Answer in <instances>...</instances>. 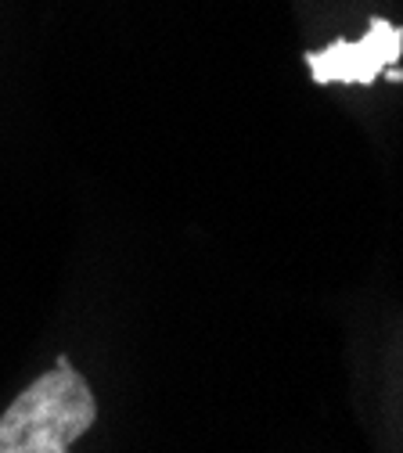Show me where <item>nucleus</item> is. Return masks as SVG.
I'll use <instances>...</instances> for the list:
<instances>
[{"label": "nucleus", "instance_id": "7ed1b4c3", "mask_svg": "<svg viewBox=\"0 0 403 453\" xmlns=\"http://www.w3.org/2000/svg\"><path fill=\"white\" fill-rule=\"evenodd\" d=\"M382 76H385L389 83H403V69H399V65H389V69H385Z\"/></svg>", "mask_w": 403, "mask_h": 453}, {"label": "nucleus", "instance_id": "f257e3e1", "mask_svg": "<svg viewBox=\"0 0 403 453\" xmlns=\"http://www.w3.org/2000/svg\"><path fill=\"white\" fill-rule=\"evenodd\" d=\"M97 421L87 378L62 353L47 374L26 385L0 414V453H69Z\"/></svg>", "mask_w": 403, "mask_h": 453}, {"label": "nucleus", "instance_id": "f03ea898", "mask_svg": "<svg viewBox=\"0 0 403 453\" xmlns=\"http://www.w3.org/2000/svg\"><path fill=\"white\" fill-rule=\"evenodd\" d=\"M403 58V26L371 15L368 33L360 40L342 36L321 50H306L303 62L317 87L345 83V87H375L389 65Z\"/></svg>", "mask_w": 403, "mask_h": 453}]
</instances>
